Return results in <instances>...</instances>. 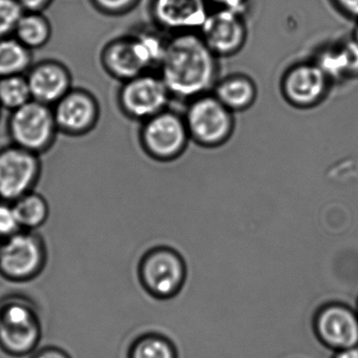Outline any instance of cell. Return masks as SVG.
<instances>
[{
    "mask_svg": "<svg viewBox=\"0 0 358 358\" xmlns=\"http://www.w3.org/2000/svg\"><path fill=\"white\" fill-rule=\"evenodd\" d=\"M314 329L318 338L335 351L358 345V314L350 303H324L316 312Z\"/></svg>",
    "mask_w": 358,
    "mask_h": 358,
    "instance_id": "15",
    "label": "cell"
},
{
    "mask_svg": "<svg viewBox=\"0 0 358 358\" xmlns=\"http://www.w3.org/2000/svg\"><path fill=\"white\" fill-rule=\"evenodd\" d=\"M353 39L358 43V24L357 27H356L355 30H354Z\"/></svg>",
    "mask_w": 358,
    "mask_h": 358,
    "instance_id": "32",
    "label": "cell"
},
{
    "mask_svg": "<svg viewBox=\"0 0 358 358\" xmlns=\"http://www.w3.org/2000/svg\"><path fill=\"white\" fill-rule=\"evenodd\" d=\"M7 129L12 144L39 156L53 148L59 134L53 108L35 100L10 112Z\"/></svg>",
    "mask_w": 358,
    "mask_h": 358,
    "instance_id": "6",
    "label": "cell"
},
{
    "mask_svg": "<svg viewBox=\"0 0 358 358\" xmlns=\"http://www.w3.org/2000/svg\"><path fill=\"white\" fill-rule=\"evenodd\" d=\"M314 60L332 83L358 76V43L352 38L324 48Z\"/></svg>",
    "mask_w": 358,
    "mask_h": 358,
    "instance_id": "17",
    "label": "cell"
},
{
    "mask_svg": "<svg viewBox=\"0 0 358 358\" xmlns=\"http://www.w3.org/2000/svg\"><path fill=\"white\" fill-rule=\"evenodd\" d=\"M1 243H3V240H1V238H0V247H1Z\"/></svg>",
    "mask_w": 358,
    "mask_h": 358,
    "instance_id": "35",
    "label": "cell"
},
{
    "mask_svg": "<svg viewBox=\"0 0 358 358\" xmlns=\"http://www.w3.org/2000/svg\"><path fill=\"white\" fill-rule=\"evenodd\" d=\"M208 0H150V15L169 36L199 33L211 12Z\"/></svg>",
    "mask_w": 358,
    "mask_h": 358,
    "instance_id": "12",
    "label": "cell"
},
{
    "mask_svg": "<svg viewBox=\"0 0 358 358\" xmlns=\"http://www.w3.org/2000/svg\"><path fill=\"white\" fill-rule=\"evenodd\" d=\"M30 358H72V356L62 348L47 345L33 352Z\"/></svg>",
    "mask_w": 358,
    "mask_h": 358,
    "instance_id": "29",
    "label": "cell"
},
{
    "mask_svg": "<svg viewBox=\"0 0 358 358\" xmlns=\"http://www.w3.org/2000/svg\"><path fill=\"white\" fill-rule=\"evenodd\" d=\"M20 228L36 230L47 223L50 205L43 194L32 190L12 203Z\"/></svg>",
    "mask_w": 358,
    "mask_h": 358,
    "instance_id": "20",
    "label": "cell"
},
{
    "mask_svg": "<svg viewBox=\"0 0 358 358\" xmlns=\"http://www.w3.org/2000/svg\"><path fill=\"white\" fill-rule=\"evenodd\" d=\"M171 100L166 85L157 72L144 73L121 83L117 93L121 113L140 123L167 110Z\"/></svg>",
    "mask_w": 358,
    "mask_h": 358,
    "instance_id": "9",
    "label": "cell"
},
{
    "mask_svg": "<svg viewBox=\"0 0 358 358\" xmlns=\"http://www.w3.org/2000/svg\"><path fill=\"white\" fill-rule=\"evenodd\" d=\"M355 310H356V312H357V314H358V296H357V299H356Z\"/></svg>",
    "mask_w": 358,
    "mask_h": 358,
    "instance_id": "33",
    "label": "cell"
},
{
    "mask_svg": "<svg viewBox=\"0 0 358 358\" xmlns=\"http://www.w3.org/2000/svg\"><path fill=\"white\" fill-rule=\"evenodd\" d=\"M32 100L26 75L0 78V106L9 112L17 110Z\"/></svg>",
    "mask_w": 358,
    "mask_h": 358,
    "instance_id": "23",
    "label": "cell"
},
{
    "mask_svg": "<svg viewBox=\"0 0 358 358\" xmlns=\"http://www.w3.org/2000/svg\"><path fill=\"white\" fill-rule=\"evenodd\" d=\"M54 0H17L24 12H41L43 13Z\"/></svg>",
    "mask_w": 358,
    "mask_h": 358,
    "instance_id": "30",
    "label": "cell"
},
{
    "mask_svg": "<svg viewBox=\"0 0 358 358\" xmlns=\"http://www.w3.org/2000/svg\"><path fill=\"white\" fill-rule=\"evenodd\" d=\"M3 108H1V106H0V119H1V114H3Z\"/></svg>",
    "mask_w": 358,
    "mask_h": 358,
    "instance_id": "34",
    "label": "cell"
},
{
    "mask_svg": "<svg viewBox=\"0 0 358 358\" xmlns=\"http://www.w3.org/2000/svg\"><path fill=\"white\" fill-rule=\"evenodd\" d=\"M96 11L110 17H119L131 13L141 0H90Z\"/></svg>",
    "mask_w": 358,
    "mask_h": 358,
    "instance_id": "25",
    "label": "cell"
},
{
    "mask_svg": "<svg viewBox=\"0 0 358 358\" xmlns=\"http://www.w3.org/2000/svg\"><path fill=\"white\" fill-rule=\"evenodd\" d=\"M52 108L58 131L69 137H83L91 133L101 116L97 98L83 87H73Z\"/></svg>",
    "mask_w": 358,
    "mask_h": 358,
    "instance_id": "14",
    "label": "cell"
},
{
    "mask_svg": "<svg viewBox=\"0 0 358 358\" xmlns=\"http://www.w3.org/2000/svg\"><path fill=\"white\" fill-rule=\"evenodd\" d=\"M24 12L17 0H0V39L13 36Z\"/></svg>",
    "mask_w": 358,
    "mask_h": 358,
    "instance_id": "24",
    "label": "cell"
},
{
    "mask_svg": "<svg viewBox=\"0 0 358 358\" xmlns=\"http://www.w3.org/2000/svg\"><path fill=\"white\" fill-rule=\"evenodd\" d=\"M43 173L41 156L11 144L0 148V200L13 203L34 190Z\"/></svg>",
    "mask_w": 358,
    "mask_h": 358,
    "instance_id": "11",
    "label": "cell"
},
{
    "mask_svg": "<svg viewBox=\"0 0 358 358\" xmlns=\"http://www.w3.org/2000/svg\"><path fill=\"white\" fill-rule=\"evenodd\" d=\"M155 27V26H154ZM169 37L155 27L139 28L108 41L100 54L102 68L115 80L124 83L148 72H158Z\"/></svg>",
    "mask_w": 358,
    "mask_h": 358,
    "instance_id": "2",
    "label": "cell"
},
{
    "mask_svg": "<svg viewBox=\"0 0 358 358\" xmlns=\"http://www.w3.org/2000/svg\"><path fill=\"white\" fill-rule=\"evenodd\" d=\"M185 278L184 259L171 247L155 244L138 262V282L146 293L156 299H169L175 295Z\"/></svg>",
    "mask_w": 358,
    "mask_h": 358,
    "instance_id": "7",
    "label": "cell"
},
{
    "mask_svg": "<svg viewBox=\"0 0 358 358\" xmlns=\"http://www.w3.org/2000/svg\"><path fill=\"white\" fill-rule=\"evenodd\" d=\"M246 14L228 9L211 11L200 36L219 58L231 57L244 49L248 39Z\"/></svg>",
    "mask_w": 358,
    "mask_h": 358,
    "instance_id": "13",
    "label": "cell"
},
{
    "mask_svg": "<svg viewBox=\"0 0 358 358\" xmlns=\"http://www.w3.org/2000/svg\"><path fill=\"white\" fill-rule=\"evenodd\" d=\"M331 358H358V345L347 348V349L336 350Z\"/></svg>",
    "mask_w": 358,
    "mask_h": 358,
    "instance_id": "31",
    "label": "cell"
},
{
    "mask_svg": "<svg viewBox=\"0 0 358 358\" xmlns=\"http://www.w3.org/2000/svg\"><path fill=\"white\" fill-rule=\"evenodd\" d=\"M337 11L347 17L358 20V0H330Z\"/></svg>",
    "mask_w": 358,
    "mask_h": 358,
    "instance_id": "28",
    "label": "cell"
},
{
    "mask_svg": "<svg viewBox=\"0 0 358 358\" xmlns=\"http://www.w3.org/2000/svg\"><path fill=\"white\" fill-rule=\"evenodd\" d=\"M331 83L315 60L291 64L280 79V93L289 106L310 110L320 106L330 91Z\"/></svg>",
    "mask_w": 358,
    "mask_h": 358,
    "instance_id": "10",
    "label": "cell"
},
{
    "mask_svg": "<svg viewBox=\"0 0 358 358\" xmlns=\"http://www.w3.org/2000/svg\"><path fill=\"white\" fill-rule=\"evenodd\" d=\"M190 141L183 114L169 108L143 121L140 127L142 150L158 162L177 160L186 152Z\"/></svg>",
    "mask_w": 358,
    "mask_h": 358,
    "instance_id": "8",
    "label": "cell"
},
{
    "mask_svg": "<svg viewBox=\"0 0 358 358\" xmlns=\"http://www.w3.org/2000/svg\"><path fill=\"white\" fill-rule=\"evenodd\" d=\"M215 9H228L246 14L250 0H208Z\"/></svg>",
    "mask_w": 358,
    "mask_h": 358,
    "instance_id": "27",
    "label": "cell"
},
{
    "mask_svg": "<svg viewBox=\"0 0 358 358\" xmlns=\"http://www.w3.org/2000/svg\"><path fill=\"white\" fill-rule=\"evenodd\" d=\"M53 28L47 16L41 12H24L13 36L31 51L43 49L51 41Z\"/></svg>",
    "mask_w": 358,
    "mask_h": 358,
    "instance_id": "19",
    "label": "cell"
},
{
    "mask_svg": "<svg viewBox=\"0 0 358 358\" xmlns=\"http://www.w3.org/2000/svg\"><path fill=\"white\" fill-rule=\"evenodd\" d=\"M219 59L199 33L173 35L157 73L171 98L187 103L213 92L220 78Z\"/></svg>",
    "mask_w": 358,
    "mask_h": 358,
    "instance_id": "1",
    "label": "cell"
},
{
    "mask_svg": "<svg viewBox=\"0 0 358 358\" xmlns=\"http://www.w3.org/2000/svg\"><path fill=\"white\" fill-rule=\"evenodd\" d=\"M20 229L12 203L0 200V238L5 240Z\"/></svg>",
    "mask_w": 358,
    "mask_h": 358,
    "instance_id": "26",
    "label": "cell"
},
{
    "mask_svg": "<svg viewBox=\"0 0 358 358\" xmlns=\"http://www.w3.org/2000/svg\"><path fill=\"white\" fill-rule=\"evenodd\" d=\"M127 357L177 358V353L169 338L159 333L145 331L131 341Z\"/></svg>",
    "mask_w": 358,
    "mask_h": 358,
    "instance_id": "22",
    "label": "cell"
},
{
    "mask_svg": "<svg viewBox=\"0 0 358 358\" xmlns=\"http://www.w3.org/2000/svg\"><path fill=\"white\" fill-rule=\"evenodd\" d=\"M183 116L190 140L201 148H221L229 141L236 129L234 113L213 93L188 101Z\"/></svg>",
    "mask_w": 358,
    "mask_h": 358,
    "instance_id": "4",
    "label": "cell"
},
{
    "mask_svg": "<svg viewBox=\"0 0 358 358\" xmlns=\"http://www.w3.org/2000/svg\"><path fill=\"white\" fill-rule=\"evenodd\" d=\"M33 64V52L15 37L0 39V78L26 75Z\"/></svg>",
    "mask_w": 358,
    "mask_h": 358,
    "instance_id": "21",
    "label": "cell"
},
{
    "mask_svg": "<svg viewBox=\"0 0 358 358\" xmlns=\"http://www.w3.org/2000/svg\"><path fill=\"white\" fill-rule=\"evenodd\" d=\"M211 93L232 113L249 110L257 98V87L251 77L230 74L219 78Z\"/></svg>",
    "mask_w": 358,
    "mask_h": 358,
    "instance_id": "18",
    "label": "cell"
},
{
    "mask_svg": "<svg viewBox=\"0 0 358 358\" xmlns=\"http://www.w3.org/2000/svg\"><path fill=\"white\" fill-rule=\"evenodd\" d=\"M48 263L45 238L34 230L20 229L0 247V275L14 282L38 278Z\"/></svg>",
    "mask_w": 358,
    "mask_h": 358,
    "instance_id": "5",
    "label": "cell"
},
{
    "mask_svg": "<svg viewBox=\"0 0 358 358\" xmlns=\"http://www.w3.org/2000/svg\"><path fill=\"white\" fill-rule=\"evenodd\" d=\"M43 338L38 309L24 294L7 295L0 299V350L12 357L30 356Z\"/></svg>",
    "mask_w": 358,
    "mask_h": 358,
    "instance_id": "3",
    "label": "cell"
},
{
    "mask_svg": "<svg viewBox=\"0 0 358 358\" xmlns=\"http://www.w3.org/2000/svg\"><path fill=\"white\" fill-rule=\"evenodd\" d=\"M32 100L54 106L73 89L70 69L56 59L33 64L26 74Z\"/></svg>",
    "mask_w": 358,
    "mask_h": 358,
    "instance_id": "16",
    "label": "cell"
}]
</instances>
